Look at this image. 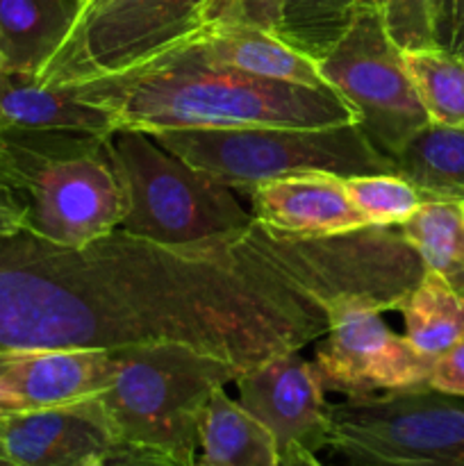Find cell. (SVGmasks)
Here are the masks:
<instances>
[{
  "label": "cell",
  "mask_w": 464,
  "mask_h": 466,
  "mask_svg": "<svg viewBox=\"0 0 464 466\" xmlns=\"http://www.w3.org/2000/svg\"><path fill=\"white\" fill-rule=\"evenodd\" d=\"M423 273L398 226L303 239L255 221L203 246L112 230L80 248L21 228L0 235V350L182 344L246 371L326 335L335 300L396 309Z\"/></svg>",
  "instance_id": "1"
},
{
  "label": "cell",
  "mask_w": 464,
  "mask_h": 466,
  "mask_svg": "<svg viewBox=\"0 0 464 466\" xmlns=\"http://www.w3.org/2000/svg\"><path fill=\"white\" fill-rule=\"evenodd\" d=\"M116 127L144 132L221 127H321L358 123L332 89L248 76L214 64L194 36L126 71L68 85Z\"/></svg>",
  "instance_id": "2"
},
{
  "label": "cell",
  "mask_w": 464,
  "mask_h": 466,
  "mask_svg": "<svg viewBox=\"0 0 464 466\" xmlns=\"http://www.w3.org/2000/svg\"><path fill=\"white\" fill-rule=\"evenodd\" d=\"M107 137L0 126V171L25 230L68 248L116 230L127 200Z\"/></svg>",
  "instance_id": "3"
},
{
  "label": "cell",
  "mask_w": 464,
  "mask_h": 466,
  "mask_svg": "<svg viewBox=\"0 0 464 466\" xmlns=\"http://www.w3.org/2000/svg\"><path fill=\"white\" fill-rule=\"evenodd\" d=\"M112 353L114 382L100 400L118 440L194 464L200 414L241 369L182 344L126 346Z\"/></svg>",
  "instance_id": "4"
},
{
  "label": "cell",
  "mask_w": 464,
  "mask_h": 466,
  "mask_svg": "<svg viewBox=\"0 0 464 466\" xmlns=\"http://www.w3.org/2000/svg\"><path fill=\"white\" fill-rule=\"evenodd\" d=\"M107 141L127 200L116 230L164 246H203L237 239L255 223L235 189L187 164L148 132L116 127Z\"/></svg>",
  "instance_id": "5"
},
{
  "label": "cell",
  "mask_w": 464,
  "mask_h": 466,
  "mask_svg": "<svg viewBox=\"0 0 464 466\" xmlns=\"http://www.w3.org/2000/svg\"><path fill=\"white\" fill-rule=\"evenodd\" d=\"M191 167L244 194L248 187L294 173L335 176L394 173L391 159L368 141L358 123L321 127H221L148 132Z\"/></svg>",
  "instance_id": "6"
},
{
  "label": "cell",
  "mask_w": 464,
  "mask_h": 466,
  "mask_svg": "<svg viewBox=\"0 0 464 466\" xmlns=\"http://www.w3.org/2000/svg\"><path fill=\"white\" fill-rule=\"evenodd\" d=\"M241 16V0H89L36 80L76 85L126 71Z\"/></svg>",
  "instance_id": "7"
},
{
  "label": "cell",
  "mask_w": 464,
  "mask_h": 466,
  "mask_svg": "<svg viewBox=\"0 0 464 466\" xmlns=\"http://www.w3.org/2000/svg\"><path fill=\"white\" fill-rule=\"evenodd\" d=\"M328 449L348 466H464V405L430 390L346 399Z\"/></svg>",
  "instance_id": "8"
},
{
  "label": "cell",
  "mask_w": 464,
  "mask_h": 466,
  "mask_svg": "<svg viewBox=\"0 0 464 466\" xmlns=\"http://www.w3.org/2000/svg\"><path fill=\"white\" fill-rule=\"evenodd\" d=\"M317 66L385 157H394L430 123L405 68L403 50L391 41L376 0L359 3L348 30L317 59Z\"/></svg>",
  "instance_id": "9"
},
{
  "label": "cell",
  "mask_w": 464,
  "mask_h": 466,
  "mask_svg": "<svg viewBox=\"0 0 464 466\" xmlns=\"http://www.w3.org/2000/svg\"><path fill=\"white\" fill-rule=\"evenodd\" d=\"M387 305L371 296H344L328 308V330L318 337L314 369L323 390L346 399L426 391L432 360L396 335L385 321Z\"/></svg>",
  "instance_id": "10"
},
{
  "label": "cell",
  "mask_w": 464,
  "mask_h": 466,
  "mask_svg": "<svg viewBox=\"0 0 464 466\" xmlns=\"http://www.w3.org/2000/svg\"><path fill=\"white\" fill-rule=\"evenodd\" d=\"M239 405L268 428L277 446H303L318 453L328 449L330 403L312 362L300 350L273 355L246 369L235 380Z\"/></svg>",
  "instance_id": "11"
},
{
  "label": "cell",
  "mask_w": 464,
  "mask_h": 466,
  "mask_svg": "<svg viewBox=\"0 0 464 466\" xmlns=\"http://www.w3.org/2000/svg\"><path fill=\"white\" fill-rule=\"evenodd\" d=\"M112 350H0V419L100 396L114 382Z\"/></svg>",
  "instance_id": "12"
},
{
  "label": "cell",
  "mask_w": 464,
  "mask_h": 466,
  "mask_svg": "<svg viewBox=\"0 0 464 466\" xmlns=\"http://www.w3.org/2000/svg\"><path fill=\"white\" fill-rule=\"evenodd\" d=\"M12 466H100L121 444L100 396L0 419Z\"/></svg>",
  "instance_id": "13"
},
{
  "label": "cell",
  "mask_w": 464,
  "mask_h": 466,
  "mask_svg": "<svg viewBox=\"0 0 464 466\" xmlns=\"http://www.w3.org/2000/svg\"><path fill=\"white\" fill-rule=\"evenodd\" d=\"M244 194L255 221L277 235L318 239L371 226L350 200L344 177L335 173L273 177L248 187Z\"/></svg>",
  "instance_id": "14"
},
{
  "label": "cell",
  "mask_w": 464,
  "mask_h": 466,
  "mask_svg": "<svg viewBox=\"0 0 464 466\" xmlns=\"http://www.w3.org/2000/svg\"><path fill=\"white\" fill-rule=\"evenodd\" d=\"M194 41L209 62L221 66L268 80L330 89L312 57L255 23L232 18L194 35Z\"/></svg>",
  "instance_id": "15"
},
{
  "label": "cell",
  "mask_w": 464,
  "mask_h": 466,
  "mask_svg": "<svg viewBox=\"0 0 464 466\" xmlns=\"http://www.w3.org/2000/svg\"><path fill=\"white\" fill-rule=\"evenodd\" d=\"M0 126L23 130H116L105 109L77 98L68 85H45L32 76L0 73Z\"/></svg>",
  "instance_id": "16"
},
{
  "label": "cell",
  "mask_w": 464,
  "mask_h": 466,
  "mask_svg": "<svg viewBox=\"0 0 464 466\" xmlns=\"http://www.w3.org/2000/svg\"><path fill=\"white\" fill-rule=\"evenodd\" d=\"M77 0H0L3 71L39 77L80 16Z\"/></svg>",
  "instance_id": "17"
},
{
  "label": "cell",
  "mask_w": 464,
  "mask_h": 466,
  "mask_svg": "<svg viewBox=\"0 0 464 466\" xmlns=\"http://www.w3.org/2000/svg\"><path fill=\"white\" fill-rule=\"evenodd\" d=\"M191 466H280V446L273 432L221 387L200 414L198 453Z\"/></svg>",
  "instance_id": "18"
},
{
  "label": "cell",
  "mask_w": 464,
  "mask_h": 466,
  "mask_svg": "<svg viewBox=\"0 0 464 466\" xmlns=\"http://www.w3.org/2000/svg\"><path fill=\"white\" fill-rule=\"evenodd\" d=\"M362 0H241V21L271 30L296 50L321 59L344 36Z\"/></svg>",
  "instance_id": "19"
},
{
  "label": "cell",
  "mask_w": 464,
  "mask_h": 466,
  "mask_svg": "<svg viewBox=\"0 0 464 466\" xmlns=\"http://www.w3.org/2000/svg\"><path fill=\"white\" fill-rule=\"evenodd\" d=\"M391 167L426 200L464 203V127L428 123L405 141Z\"/></svg>",
  "instance_id": "20"
},
{
  "label": "cell",
  "mask_w": 464,
  "mask_h": 466,
  "mask_svg": "<svg viewBox=\"0 0 464 466\" xmlns=\"http://www.w3.org/2000/svg\"><path fill=\"white\" fill-rule=\"evenodd\" d=\"M396 309L403 314L405 339L419 353L437 358L464 337V296L435 271L423 273Z\"/></svg>",
  "instance_id": "21"
},
{
  "label": "cell",
  "mask_w": 464,
  "mask_h": 466,
  "mask_svg": "<svg viewBox=\"0 0 464 466\" xmlns=\"http://www.w3.org/2000/svg\"><path fill=\"white\" fill-rule=\"evenodd\" d=\"M400 235L417 250L426 271H435L464 296V208L453 200H426Z\"/></svg>",
  "instance_id": "22"
},
{
  "label": "cell",
  "mask_w": 464,
  "mask_h": 466,
  "mask_svg": "<svg viewBox=\"0 0 464 466\" xmlns=\"http://www.w3.org/2000/svg\"><path fill=\"white\" fill-rule=\"evenodd\" d=\"M403 62L430 123L464 127L462 57L432 46L423 50H403Z\"/></svg>",
  "instance_id": "23"
},
{
  "label": "cell",
  "mask_w": 464,
  "mask_h": 466,
  "mask_svg": "<svg viewBox=\"0 0 464 466\" xmlns=\"http://www.w3.org/2000/svg\"><path fill=\"white\" fill-rule=\"evenodd\" d=\"M350 200L371 226H400L426 198L396 173H364L344 177Z\"/></svg>",
  "instance_id": "24"
},
{
  "label": "cell",
  "mask_w": 464,
  "mask_h": 466,
  "mask_svg": "<svg viewBox=\"0 0 464 466\" xmlns=\"http://www.w3.org/2000/svg\"><path fill=\"white\" fill-rule=\"evenodd\" d=\"M441 0H376L391 41L400 50L437 46L435 21Z\"/></svg>",
  "instance_id": "25"
},
{
  "label": "cell",
  "mask_w": 464,
  "mask_h": 466,
  "mask_svg": "<svg viewBox=\"0 0 464 466\" xmlns=\"http://www.w3.org/2000/svg\"><path fill=\"white\" fill-rule=\"evenodd\" d=\"M428 387L450 399H464V337L432 360Z\"/></svg>",
  "instance_id": "26"
},
{
  "label": "cell",
  "mask_w": 464,
  "mask_h": 466,
  "mask_svg": "<svg viewBox=\"0 0 464 466\" xmlns=\"http://www.w3.org/2000/svg\"><path fill=\"white\" fill-rule=\"evenodd\" d=\"M435 41L439 48L464 55V0H441L437 9Z\"/></svg>",
  "instance_id": "27"
},
{
  "label": "cell",
  "mask_w": 464,
  "mask_h": 466,
  "mask_svg": "<svg viewBox=\"0 0 464 466\" xmlns=\"http://www.w3.org/2000/svg\"><path fill=\"white\" fill-rule=\"evenodd\" d=\"M100 466H182L168 455L121 441Z\"/></svg>",
  "instance_id": "28"
},
{
  "label": "cell",
  "mask_w": 464,
  "mask_h": 466,
  "mask_svg": "<svg viewBox=\"0 0 464 466\" xmlns=\"http://www.w3.org/2000/svg\"><path fill=\"white\" fill-rule=\"evenodd\" d=\"M23 228V209L18 205L16 196L9 189L7 180L3 177V171H0V235L3 232L21 230Z\"/></svg>",
  "instance_id": "29"
},
{
  "label": "cell",
  "mask_w": 464,
  "mask_h": 466,
  "mask_svg": "<svg viewBox=\"0 0 464 466\" xmlns=\"http://www.w3.org/2000/svg\"><path fill=\"white\" fill-rule=\"evenodd\" d=\"M280 466H326L317 458V453L303 446H287L280 451Z\"/></svg>",
  "instance_id": "30"
},
{
  "label": "cell",
  "mask_w": 464,
  "mask_h": 466,
  "mask_svg": "<svg viewBox=\"0 0 464 466\" xmlns=\"http://www.w3.org/2000/svg\"><path fill=\"white\" fill-rule=\"evenodd\" d=\"M0 466H12V462H9L7 455H5L3 451V441H0Z\"/></svg>",
  "instance_id": "31"
},
{
  "label": "cell",
  "mask_w": 464,
  "mask_h": 466,
  "mask_svg": "<svg viewBox=\"0 0 464 466\" xmlns=\"http://www.w3.org/2000/svg\"><path fill=\"white\" fill-rule=\"evenodd\" d=\"M0 73H3V55H0Z\"/></svg>",
  "instance_id": "32"
},
{
  "label": "cell",
  "mask_w": 464,
  "mask_h": 466,
  "mask_svg": "<svg viewBox=\"0 0 464 466\" xmlns=\"http://www.w3.org/2000/svg\"><path fill=\"white\" fill-rule=\"evenodd\" d=\"M77 3H80V5H85V3H89V0H77Z\"/></svg>",
  "instance_id": "33"
},
{
  "label": "cell",
  "mask_w": 464,
  "mask_h": 466,
  "mask_svg": "<svg viewBox=\"0 0 464 466\" xmlns=\"http://www.w3.org/2000/svg\"><path fill=\"white\" fill-rule=\"evenodd\" d=\"M462 62H464V55H462Z\"/></svg>",
  "instance_id": "34"
},
{
  "label": "cell",
  "mask_w": 464,
  "mask_h": 466,
  "mask_svg": "<svg viewBox=\"0 0 464 466\" xmlns=\"http://www.w3.org/2000/svg\"><path fill=\"white\" fill-rule=\"evenodd\" d=\"M462 208H464V203H462Z\"/></svg>",
  "instance_id": "35"
}]
</instances>
